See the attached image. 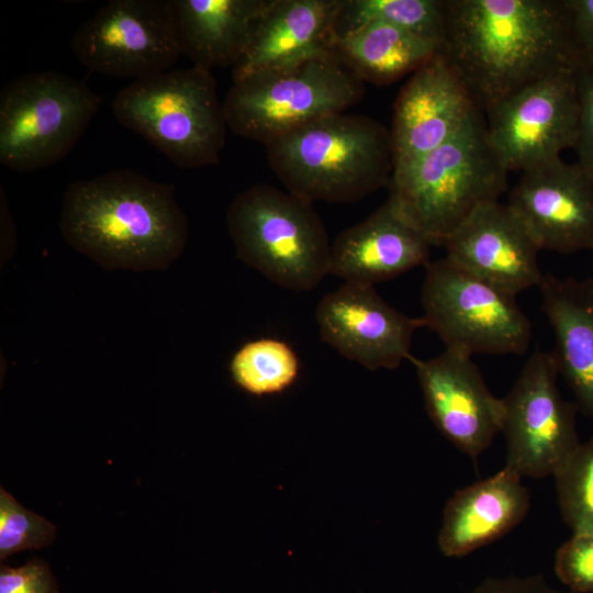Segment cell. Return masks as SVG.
<instances>
[{"label":"cell","instance_id":"obj_3","mask_svg":"<svg viewBox=\"0 0 593 593\" xmlns=\"http://www.w3.org/2000/svg\"><path fill=\"white\" fill-rule=\"evenodd\" d=\"M287 191L310 202L349 203L377 191L393 172L390 128L361 114L311 121L266 146Z\"/></svg>","mask_w":593,"mask_h":593},{"label":"cell","instance_id":"obj_28","mask_svg":"<svg viewBox=\"0 0 593 593\" xmlns=\"http://www.w3.org/2000/svg\"><path fill=\"white\" fill-rule=\"evenodd\" d=\"M558 579L574 593H593V535L572 534L555 555Z\"/></svg>","mask_w":593,"mask_h":593},{"label":"cell","instance_id":"obj_16","mask_svg":"<svg viewBox=\"0 0 593 593\" xmlns=\"http://www.w3.org/2000/svg\"><path fill=\"white\" fill-rule=\"evenodd\" d=\"M472 356L445 349L427 360L411 357L425 407L436 428L477 459L501 432L503 401L486 387Z\"/></svg>","mask_w":593,"mask_h":593},{"label":"cell","instance_id":"obj_6","mask_svg":"<svg viewBox=\"0 0 593 593\" xmlns=\"http://www.w3.org/2000/svg\"><path fill=\"white\" fill-rule=\"evenodd\" d=\"M237 257L279 287L311 291L329 275L332 244L310 203L289 191L256 184L226 212Z\"/></svg>","mask_w":593,"mask_h":593},{"label":"cell","instance_id":"obj_9","mask_svg":"<svg viewBox=\"0 0 593 593\" xmlns=\"http://www.w3.org/2000/svg\"><path fill=\"white\" fill-rule=\"evenodd\" d=\"M421 302L425 326L446 349L469 356L523 355L529 346L530 322L516 296L446 256L426 264Z\"/></svg>","mask_w":593,"mask_h":593},{"label":"cell","instance_id":"obj_14","mask_svg":"<svg viewBox=\"0 0 593 593\" xmlns=\"http://www.w3.org/2000/svg\"><path fill=\"white\" fill-rule=\"evenodd\" d=\"M315 318L324 343L369 370H392L410 360L413 335L425 326L422 317L387 303L372 286L349 282L321 299Z\"/></svg>","mask_w":593,"mask_h":593},{"label":"cell","instance_id":"obj_32","mask_svg":"<svg viewBox=\"0 0 593 593\" xmlns=\"http://www.w3.org/2000/svg\"><path fill=\"white\" fill-rule=\"evenodd\" d=\"M471 593H563L556 590L541 575L489 578Z\"/></svg>","mask_w":593,"mask_h":593},{"label":"cell","instance_id":"obj_12","mask_svg":"<svg viewBox=\"0 0 593 593\" xmlns=\"http://www.w3.org/2000/svg\"><path fill=\"white\" fill-rule=\"evenodd\" d=\"M577 71L542 78L485 112L488 141L505 167L524 171L574 148L579 126Z\"/></svg>","mask_w":593,"mask_h":593},{"label":"cell","instance_id":"obj_17","mask_svg":"<svg viewBox=\"0 0 593 593\" xmlns=\"http://www.w3.org/2000/svg\"><path fill=\"white\" fill-rule=\"evenodd\" d=\"M446 257L473 276L517 295L539 287V248L507 204L477 208L447 238Z\"/></svg>","mask_w":593,"mask_h":593},{"label":"cell","instance_id":"obj_10","mask_svg":"<svg viewBox=\"0 0 593 593\" xmlns=\"http://www.w3.org/2000/svg\"><path fill=\"white\" fill-rule=\"evenodd\" d=\"M552 351H536L525 362L503 401L501 432L506 468L522 478L555 475L578 449L577 405L563 399Z\"/></svg>","mask_w":593,"mask_h":593},{"label":"cell","instance_id":"obj_15","mask_svg":"<svg viewBox=\"0 0 593 593\" xmlns=\"http://www.w3.org/2000/svg\"><path fill=\"white\" fill-rule=\"evenodd\" d=\"M478 116L468 87L438 53L411 75L396 98L390 128L393 170L441 146Z\"/></svg>","mask_w":593,"mask_h":593},{"label":"cell","instance_id":"obj_4","mask_svg":"<svg viewBox=\"0 0 593 593\" xmlns=\"http://www.w3.org/2000/svg\"><path fill=\"white\" fill-rule=\"evenodd\" d=\"M507 175L478 116L441 146L393 170L389 198L432 245H444L477 208L499 201Z\"/></svg>","mask_w":593,"mask_h":593},{"label":"cell","instance_id":"obj_18","mask_svg":"<svg viewBox=\"0 0 593 593\" xmlns=\"http://www.w3.org/2000/svg\"><path fill=\"white\" fill-rule=\"evenodd\" d=\"M432 243L388 200L332 244L329 275L374 286L428 262Z\"/></svg>","mask_w":593,"mask_h":593},{"label":"cell","instance_id":"obj_27","mask_svg":"<svg viewBox=\"0 0 593 593\" xmlns=\"http://www.w3.org/2000/svg\"><path fill=\"white\" fill-rule=\"evenodd\" d=\"M56 527L26 510L0 489V559L26 549H40L54 540Z\"/></svg>","mask_w":593,"mask_h":593},{"label":"cell","instance_id":"obj_33","mask_svg":"<svg viewBox=\"0 0 593 593\" xmlns=\"http://www.w3.org/2000/svg\"><path fill=\"white\" fill-rule=\"evenodd\" d=\"M592 255H593V249H592Z\"/></svg>","mask_w":593,"mask_h":593},{"label":"cell","instance_id":"obj_24","mask_svg":"<svg viewBox=\"0 0 593 593\" xmlns=\"http://www.w3.org/2000/svg\"><path fill=\"white\" fill-rule=\"evenodd\" d=\"M372 22L404 29L441 47L445 0H344L334 37Z\"/></svg>","mask_w":593,"mask_h":593},{"label":"cell","instance_id":"obj_20","mask_svg":"<svg viewBox=\"0 0 593 593\" xmlns=\"http://www.w3.org/2000/svg\"><path fill=\"white\" fill-rule=\"evenodd\" d=\"M529 503L522 477L506 467L457 490L443 512L437 539L441 553L463 557L503 537L525 518Z\"/></svg>","mask_w":593,"mask_h":593},{"label":"cell","instance_id":"obj_1","mask_svg":"<svg viewBox=\"0 0 593 593\" xmlns=\"http://www.w3.org/2000/svg\"><path fill=\"white\" fill-rule=\"evenodd\" d=\"M440 53L485 111L581 65L564 0H445Z\"/></svg>","mask_w":593,"mask_h":593},{"label":"cell","instance_id":"obj_25","mask_svg":"<svg viewBox=\"0 0 593 593\" xmlns=\"http://www.w3.org/2000/svg\"><path fill=\"white\" fill-rule=\"evenodd\" d=\"M299 370L296 353L288 343L276 338L247 342L230 362L235 384L255 396L286 391L296 381Z\"/></svg>","mask_w":593,"mask_h":593},{"label":"cell","instance_id":"obj_7","mask_svg":"<svg viewBox=\"0 0 593 593\" xmlns=\"http://www.w3.org/2000/svg\"><path fill=\"white\" fill-rule=\"evenodd\" d=\"M102 102L86 82L59 71L16 77L0 93V163L13 171L32 172L60 161Z\"/></svg>","mask_w":593,"mask_h":593},{"label":"cell","instance_id":"obj_21","mask_svg":"<svg viewBox=\"0 0 593 593\" xmlns=\"http://www.w3.org/2000/svg\"><path fill=\"white\" fill-rule=\"evenodd\" d=\"M273 0H170L181 55L212 70L234 67Z\"/></svg>","mask_w":593,"mask_h":593},{"label":"cell","instance_id":"obj_11","mask_svg":"<svg viewBox=\"0 0 593 593\" xmlns=\"http://www.w3.org/2000/svg\"><path fill=\"white\" fill-rule=\"evenodd\" d=\"M70 48L87 68L142 79L167 71L181 55L170 0H112L85 21Z\"/></svg>","mask_w":593,"mask_h":593},{"label":"cell","instance_id":"obj_22","mask_svg":"<svg viewBox=\"0 0 593 593\" xmlns=\"http://www.w3.org/2000/svg\"><path fill=\"white\" fill-rule=\"evenodd\" d=\"M541 310L555 334L559 374L577 406L593 419V279L544 275Z\"/></svg>","mask_w":593,"mask_h":593},{"label":"cell","instance_id":"obj_5","mask_svg":"<svg viewBox=\"0 0 593 593\" xmlns=\"http://www.w3.org/2000/svg\"><path fill=\"white\" fill-rule=\"evenodd\" d=\"M112 107L122 125L178 167L219 164L228 127L211 70L193 65L134 80Z\"/></svg>","mask_w":593,"mask_h":593},{"label":"cell","instance_id":"obj_31","mask_svg":"<svg viewBox=\"0 0 593 593\" xmlns=\"http://www.w3.org/2000/svg\"><path fill=\"white\" fill-rule=\"evenodd\" d=\"M581 64L593 66V0H564Z\"/></svg>","mask_w":593,"mask_h":593},{"label":"cell","instance_id":"obj_19","mask_svg":"<svg viewBox=\"0 0 593 593\" xmlns=\"http://www.w3.org/2000/svg\"><path fill=\"white\" fill-rule=\"evenodd\" d=\"M344 0H273L233 67V81L332 55Z\"/></svg>","mask_w":593,"mask_h":593},{"label":"cell","instance_id":"obj_26","mask_svg":"<svg viewBox=\"0 0 593 593\" xmlns=\"http://www.w3.org/2000/svg\"><path fill=\"white\" fill-rule=\"evenodd\" d=\"M553 478L563 522L572 534L593 535V436Z\"/></svg>","mask_w":593,"mask_h":593},{"label":"cell","instance_id":"obj_2","mask_svg":"<svg viewBox=\"0 0 593 593\" xmlns=\"http://www.w3.org/2000/svg\"><path fill=\"white\" fill-rule=\"evenodd\" d=\"M59 227L71 247L108 270L166 269L189 236L174 187L132 170L69 183Z\"/></svg>","mask_w":593,"mask_h":593},{"label":"cell","instance_id":"obj_30","mask_svg":"<svg viewBox=\"0 0 593 593\" xmlns=\"http://www.w3.org/2000/svg\"><path fill=\"white\" fill-rule=\"evenodd\" d=\"M0 593H58V588L49 566L33 559L19 568L1 563Z\"/></svg>","mask_w":593,"mask_h":593},{"label":"cell","instance_id":"obj_29","mask_svg":"<svg viewBox=\"0 0 593 593\" xmlns=\"http://www.w3.org/2000/svg\"><path fill=\"white\" fill-rule=\"evenodd\" d=\"M579 126L574 150L578 163L593 175V66L581 64L575 74Z\"/></svg>","mask_w":593,"mask_h":593},{"label":"cell","instance_id":"obj_23","mask_svg":"<svg viewBox=\"0 0 593 593\" xmlns=\"http://www.w3.org/2000/svg\"><path fill=\"white\" fill-rule=\"evenodd\" d=\"M436 42L404 29L372 22L334 37L332 55L362 82L389 85L440 53Z\"/></svg>","mask_w":593,"mask_h":593},{"label":"cell","instance_id":"obj_8","mask_svg":"<svg viewBox=\"0 0 593 593\" xmlns=\"http://www.w3.org/2000/svg\"><path fill=\"white\" fill-rule=\"evenodd\" d=\"M363 92V82L331 55L233 81L223 107L232 133L266 146L311 121L345 112Z\"/></svg>","mask_w":593,"mask_h":593},{"label":"cell","instance_id":"obj_13","mask_svg":"<svg viewBox=\"0 0 593 593\" xmlns=\"http://www.w3.org/2000/svg\"><path fill=\"white\" fill-rule=\"evenodd\" d=\"M538 248L593 249V175L556 158L522 171L506 203Z\"/></svg>","mask_w":593,"mask_h":593}]
</instances>
